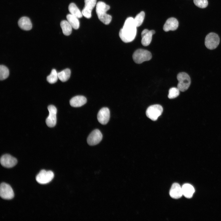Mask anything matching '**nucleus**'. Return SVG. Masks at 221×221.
<instances>
[{"label":"nucleus","instance_id":"nucleus-1","mask_svg":"<svg viewBox=\"0 0 221 221\" xmlns=\"http://www.w3.org/2000/svg\"><path fill=\"white\" fill-rule=\"evenodd\" d=\"M137 27L134 18L131 17L127 18L119 32V36L121 40L125 43L133 41L136 35Z\"/></svg>","mask_w":221,"mask_h":221},{"label":"nucleus","instance_id":"nucleus-2","mask_svg":"<svg viewBox=\"0 0 221 221\" xmlns=\"http://www.w3.org/2000/svg\"><path fill=\"white\" fill-rule=\"evenodd\" d=\"M110 6L104 2H99L96 4V11L99 19L105 25L109 24L112 20L111 15L107 14Z\"/></svg>","mask_w":221,"mask_h":221},{"label":"nucleus","instance_id":"nucleus-3","mask_svg":"<svg viewBox=\"0 0 221 221\" xmlns=\"http://www.w3.org/2000/svg\"><path fill=\"white\" fill-rule=\"evenodd\" d=\"M152 57V54L150 52L142 49H137L132 56L133 60L138 64L149 60L151 59Z\"/></svg>","mask_w":221,"mask_h":221},{"label":"nucleus","instance_id":"nucleus-4","mask_svg":"<svg viewBox=\"0 0 221 221\" xmlns=\"http://www.w3.org/2000/svg\"><path fill=\"white\" fill-rule=\"evenodd\" d=\"M178 81L177 88L180 91L184 92L187 90L191 84V79L188 75L184 72L179 73L177 75Z\"/></svg>","mask_w":221,"mask_h":221},{"label":"nucleus","instance_id":"nucleus-5","mask_svg":"<svg viewBox=\"0 0 221 221\" xmlns=\"http://www.w3.org/2000/svg\"><path fill=\"white\" fill-rule=\"evenodd\" d=\"M163 111L162 107L159 104H154L149 107L146 110L147 116L153 121L156 120L162 114Z\"/></svg>","mask_w":221,"mask_h":221},{"label":"nucleus","instance_id":"nucleus-6","mask_svg":"<svg viewBox=\"0 0 221 221\" xmlns=\"http://www.w3.org/2000/svg\"><path fill=\"white\" fill-rule=\"evenodd\" d=\"M220 41L218 35L214 33H210L206 37L205 45L206 47L210 49H213L217 47Z\"/></svg>","mask_w":221,"mask_h":221},{"label":"nucleus","instance_id":"nucleus-7","mask_svg":"<svg viewBox=\"0 0 221 221\" xmlns=\"http://www.w3.org/2000/svg\"><path fill=\"white\" fill-rule=\"evenodd\" d=\"M54 174L51 171L42 170L37 175L36 179L41 184H45L50 182L54 177Z\"/></svg>","mask_w":221,"mask_h":221},{"label":"nucleus","instance_id":"nucleus-8","mask_svg":"<svg viewBox=\"0 0 221 221\" xmlns=\"http://www.w3.org/2000/svg\"><path fill=\"white\" fill-rule=\"evenodd\" d=\"M0 196L2 198L5 200H11L14 198V191L10 185L5 183L1 184Z\"/></svg>","mask_w":221,"mask_h":221},{"label":"nucleus","instance_id":"nucleus-9","mask_svg":"<svg viewBox=\"0 0 221 221\" xmlns=\"http://www.w3.org/2000/svg\"><path fill=\"white\" fill-rule=\"evenodd\" d=\"M49 114L46 120V123L49 127H52L54 126L56 124L57 109L56 107L53 105H50L48 107Z\"/></svg>","mask_w":221,"mask_h":221},{"label":"nucleus","instance_id":"nucleus-10","mask_svg":"<svg viewBox=\"0 0 221 221\" xmlns=\"http://www.w3.org/2000/svg\"><path fill=\"white\" fill-rule=\"evenodd\" d=\"M103 135L98 129H96L93 130L89 135L87 142L90 145L93 146L96 145L102 140Z\"/></svg>","mask_w":221,"mask_h":221},{"label":"nucleus","instance_id":"nucleus-11","mask_svg":"<svg viewBox=\"0 0 221 221\" xmlns=\"http://www.w3.org/2000/svg\"><path fill=\"white\" fill-rule=\"evenodd\" d=\"M17 160L16 158L9 154L2 155L0 158V163L3 167L10 168L15 166L17 164Z\"/></svg>","mask_w":221,"mask_h":221},{"label":"nucleus","instance_id":"nucleus-12","mask_svg":"<svg viewBox=\"0 0 221 221\" xmlns=\"http://www.w3.org/2000/svg\"><path fill=\"white\" fill-rule=\"evenodd\" d=\"M85 6L82 11L84 17L89 18L91 16V11L96 4V0H84Z\"/></svg>","mask_w":221,"mask_h":221},{"label":"nucleus","instance_id":"nucleus-13","mask_svg":"<svg viewBox=\"0 0 221 221\" xmlns=\"http://www.w3.org/2000/svg\"><path fill=\"white\" fill-rule=\"evenodd\" d=\"M97 119L99 122L102 125L106 124L109 122L110 118V111L107 107H103L99 111L97 114Z\"/></svg>","mask_w":221,"mask_h":221},{"label":"nucleus","instance_id":"nucleus-14","mask_svg":"<svg viewBox=\"0 0 221 221\" xmlns=\"http://www.w3.org/2000/svg\"><path fill=\"white\" fill-rule=\"evenodd\" d=\"M155 33L153 30H149L147 29H144L141 33V43L142 45L144 46L149 45L151 41L152 36Z\"/></svg>","mask_w":221,"mask_h":221},{"label":"nucleus","instance_id":"nucleus-15","mask_svg":"<svg viewBox=\"0 0 221 221\" xmlns=\"http://www.w3.org/2000/svg\"><path fill=\"white\" fill-rule=\"evenodd\" d=\"M178 21L176 18L170 17L166 20L163 26V29L165 32L174 31L178 28Z\"/></svg>","mask_w":221,"mask_h":221},{"label":"nucleus","instance_id":"nucleus-16","mask_svg":"<svg viewBox=\"0 0 221 221\" xmlns=\"http://www.w3.org/2000/svg\"><path fill=\"white\" fill-rule=\"evenodd\" d=\"M169 194L170 196L174 199H177L180 198L183 195L182 187L179 184L174 183L170 188Z\"/></svg>","mask_w":221,"mask_h":221},{"label":"nucleus","instance_id":"nucleus-17","mask_svg":"<svg viewBox=\"0 0 221 221\" xmlns=\"http://www.w3.org/2000/svg\"><path fill=\"white\" fill-rule=\"evenodd\" d=\"M87 101L85 97L77 95L72 98L70 101V105L73 107H79L85 104Z\"/></svg>","mask_w":221,"mask_h":221},{"label":"nucleus","instance_id":"nucleus-18","mask_svg":"<svg viewBox=\"0 0 221 221\" xmlns=\"http://www.w3.org/2000/svg\"><path fill=\"white\" fill-rule=\"evenodd\" d=\"M19 27L25 30H29L32 28V24L29 18L26 17H21L18 21Z\"/></svg>","mask_w":221,"mask_h":221},{"label":"nucleus","instance_id":"nucleus-19","mask_svg":"<svg viewBox=\"0 0 221 221\" xmlns=\"http://www.w3.org/2000/svg\"><path fill=\"white\" fill-rule=\"evenodd\" d=\"M183 195L186 198H191L194 192V187L190 184H185L182 187Z\"/></svg>","mask_w":221,"mask_h":221},{"label":"nucleus","instance_id":"nucleus-20","mask_svg":"<svg viewBox=\"0 0 221 221\" xmlns=\"http://www.w3.org/2000/svg\"><path fill=\"white\" fill-rule=\"evenodd\" d=\"M66 18L73 28L77 29L79 28V22L77 17L70 14L67 15Z\"/></svg>","mask_w":221,"mask_h":221},{"label":"nucleus","instance_id":"nucleus-21","mask_svg":"<svg viewBox=\"0 0 221 221\" xmlns=\"http://www.w3.org/2000/svg\"><path fill=\"white\" fill-rule=\"evenodd\" d=\"M63 33L66 36L69 35L72 31V27L68 21H62L60 23Z\"/></svg>","mask_w":221,"mask_h":221},{"label":"nucleus","instance_id":"nucleus-22","mask_svg":"<svg viewBox=\"0 0 221 221\" xmlns=\"http://www.w3.org/2000/svg\"><path fill=\"white\" fill-rule=\"evenodd\" d=\"M68 10L71 14L78 18L82 17L83 14L76 5L73 3H71L68 6Z\"/></svg>","mask_w":221,"mask_h":221},{"label":"nucleus","instance_id":"nucleus-23","mask_svg":"<svg viewBox=\"0 0 221 221\" xmlns=\"http://www.w3.org/2000/svg\"><path fill=\"white\" fill-rule=\"evenodd\" d=\"M58 79L61 81L64 82L69 78L71 75V71L68 68H66L58 73Z\"/></svg>","mask_w":221,"mask_h":221},{"label":"nucleus","instance_id":"nucleus-24","mask_svg":"<svg viewBox=\"0 0 221 221\" xmlns=\"http://www.w3.org/2000/svg\"><path fill=\"white\" fill-rule=\"evenodd\" d=\"M57 73L55 69H53L50 74L47 77V80L48 82L51 84L56 83L58 78Z\"/></svg>","mask_w":221,"mask_h":221},{"label":"nucleus","instance_id":"nucleus-25","mask_svg":"<svg viewBox=\"0 0 221 221\" xmlns=\"http://www.w3.org/2000/svg\"><path fill=\"white\" fill-rule=\"evenodd\" d=\"M145 14L142 11L138 14L134 18V22L137 27H138L142 24L144 19Z\"/></svg>","mask_w":221,"mask_h":221},{"label":"nucleus","instance_id":"nucleus-26","mask_svg":"<svg viewBox=\"0 0 221 221\" xmlns=\"http://www.w3.org/2000/svg\"><path fill=\"white\" fill-rule=\"evenodd\" d=\"M9 70L7 67L4 65L0 66V79L3 80L6 79L9 76Z\"/></svg>","mask_w":221,"mask_h":221},{"label":"nucleus","instance_id":"nucleus-27","mask_svg":"<svg viewBox=\"0 0 221 221\" xmlns=\"http://www.w3.org/2000/svg\"><path fill=\"white\" fill-rule=\"evenodd\" d=\"M180 91L177 87L170 88L169 90L168 97L170 99H172L177 97L180 94Z\"/></svg>","mask_w":221,"mask_h":221},{"label":"nucleus","instance_id":"nucleus-28","mask_svg":"<svg viewBox=\"0 0 221 221\" xmlns=\"http://www.w3.org/2000/svg\"><path fill=\"white\" fill-rule=\"evenodd\" d=\"M193 2L196 6L201 8L206 7L208 5L207 0H193Z\"/></svg>","mask_w":221,"mask_h":221}]
</instances>
